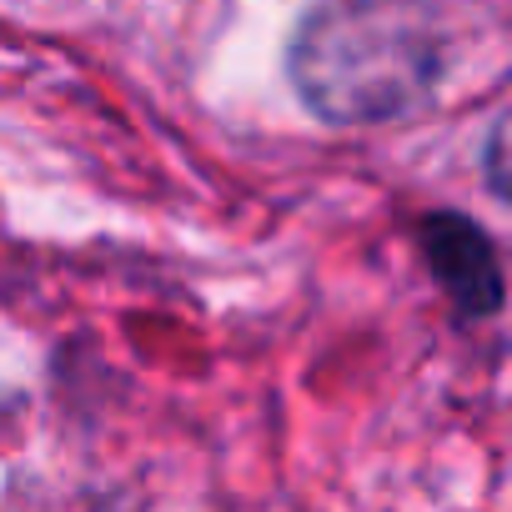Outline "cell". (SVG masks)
Segmentation results:
<instances>
[{
  "instance_id": "cell-3",
  "label": "cell",
  "mask_w": 512,
  "mask_h": 512,
  "mask_svg": "<svg viewBox=\"0 0 512 512\" xmlns=\"http://www.w3.org/2000/svg\"><path fill=\"white\" fill-rule=\"evenodd\" d=\"M487 181H492V191L512 206V106L502 111V121H497L492 136H487Z\"/></svg>"
},
{
  "instance_id": "cell-2",
  "label": "cell",
  "mask_w": 512,
  "mask_h": 512,
  "mask_svg": "<svg viewBox=\"0 0 512 512\" xmlns=\"http://www.w3.org/2000/svg\"><path fill=\"white\" fill-rule=\"evenodd\" d=\"M422 246H427V262H432L437 282L457 302V312H467V317L497 312L502 272H497V256H492L487 236L467 216H427L422 221Z\"/></svg>"
},
{
  "instance_id": "cell-1",
  "label": "cell",
  "mask_w": 512,
  "mask_h": 512,
  "mask_svg": "<svg viewBox=\"0 0 512 512\" xmlns=\"http://www.w3.org/2000/svg\"><path fill=\"white\" fill-rule=\"evenodd\" d=\"M442 76L437 16L422 0H327L292 41L302 101L337 126L422 111Z\"/></svg>"
}]
</instances>
